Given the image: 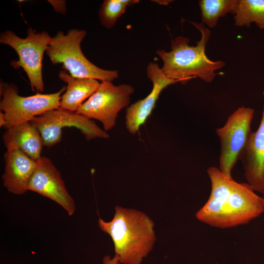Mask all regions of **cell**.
Wrapping results in <instances>:
<instances>
[{
	"instance_id": "ac0fdd59",
	"label": "cell",
	"mask_w": 264,
	"mask_h": 264,
	"mask_svg": "<svg viewBox=\"0 0 264 264\" xmlns=\"http://www.w3.org/2000/svg\"><path fill=\"white\" fill-rule=\"evenodd\" d=\"M138 0H105L99 10L101 23L108 29L112 28L125 12L127 6L139 2Z\"/></svg>"
},
{
	"instance_id": "2e32d148",
	"label": "cell",
	"mask_w": 264,
	"mask_h": 264,
	"mask_svg": "<svg viewBox=\"0 0 264 264\" xmlns=\"http://www.w3.org/2000/svg\"><path fill=\"white\" fill-rule=\"evenodd\" d=\"M238 2L239 0H199L202 23L214 28L220 18L228 13L235 15Z\"/></svg>"
},
{
	"instance_id": "7402d4cb",
	"label": "cell",
	"mask_w": 264,
	"mask_h": 264,
	"mask_svg": "<svg viewBox=\"0 0 264 264\" xmlns=\"http://www.w3.org/2000/svg\"><path fill=\"white\" fill-rule=\"evenodd\" d=\"M154 1L156 2H158V3L160 4H163V5H167L169 3L171 2L172 0H154Z\"/></svg>"
},
{
	"instance_id": "ba28073f",
	"label": "cell",
	"mask_w": 264,
	"mask_h": 264,
	"mask_svg": "<svg viewBox=\"0 0 264 264\" xmlns=\"http://www.w3.org/2000/svg\"><path fill=\"white\" fill-rule=\"evenodd\" d=\"M254 114L250 107L239 108L228 117L224 126L216 130L220 143L219 169L228 176H231L251 132Z\"/></svg>"
},
{
	"instance_id": "5b68a950",
	"label": "cell",
	"mask_w": 264,
	"mask_h": 264,
	"mask_svg": "<svg viewBox=\"0 0 264 264\" xmlns=\"http://www.w3.org/2000/svg\"><path fill=\"white\" fill-rule=\"evenodd\" d=\"M25 38L18 36L13 32L6 30L0 33V43L11 46L17 52L19 59L10 65L16 69L22 67L26 73L32 91L42 92L44 83L42 74V62L51 40L49 34L43 31L37 32L29 27Z\"/></svg>"
},
{
	"instance_id": "30bf717a",
	"label": "cell",
	"mask_w": 264,
	"mask_h": 264,
	"mask_svg": "<svg viewBox=\"0 0 264 264\" xmlns=\"http://www.w3.org/2000/svg\"><path fill=\"white\" fill-rule=\"evenodd\" d=\"M28 191L36 192L61 205L69 216L76 210L73 199L69 194L61 174L51 160L42 156L29 181Z\"/></svg>"
},
{
	"instance_id": "52a82bcc",
	"label": "cell",
	"mask_w": 264,
	"mask_h": 264,
	"mask_svg": "<svg viewBox=\"0 0 264 264\" xmlns=\"http://www.w3.org/2000/svg\"><path fill=\"white\" fill-rule=\"evenodd\" d=\"M134 88L129 84L114 85L102 81L96 91L79 107L76 112L100 121L104 130L112 129L119 111L127 107Z\"/></svg>"
},
{
	"instance_id": "7c38bea8",
	"label": "cell",
	"mask_w": 264,
	"mask_h": 264,
	"mask_svg": "<svg viewBox=\"0 0 264 264\" xmlns=\"http://www.w3.org/2000/svg\"><path fill=\"white\" fill-rule=\"evenodd\" d=\"M247 183L264 194V106L259 126L251 132L239 158Z\"/></svg>"
},
{
	"instance_id": "44dd1931",
	"label": "cell",
	"mask_w": 264,
	"mask_h": 264,
	"mask_svg": "<svg viewBox=\"0 0 264 264\" xmlns=\"http://www.w3.org/2000/svg\"><path fill=\"white\" fill-rule=\"evenodd\" d=\"M6 124V119L5 118L4 114L2 111H0V126L1 127H4Z\"/></svg>"
},
{
	"instance_id": "cb8c5ba5",
	"label": "cell",
	"mask_w": 264,
	"mask_h": 264,
	"mask_svg": "<svg viewBox=\"0 0 264 264\" xmlns=\"http://www.w3.org/2000/svg\"><path fill=\"white\" fill-rule=\"evenodd\" d=\"M263 198H264V197H263Z\"/></svg>"
},
{
	"instance_id": "7a4b0ae2",
	"label": "cell",
	"mask_w": 264,
	"mask_h": 264,
	"mask_svg": "<svg viewBox=\"0 0 264 264\" xmlns=\"http://www.w3.org/2000/svg\"><path fill=\"white\" fill-rule=\"evenodd\" d=\"M102 231L109 235L122 264H141L156 241L154 222L145 213L133 209L115 207L111 220H98Z\"/></svg>"
},
{
	"instance_id": "8fae6325",
	"label": "cell",
	"mask_w": 264,
	"mask_h": 264,
	"mask_svg": "<svg viewBox=\"0 0 264 264\" xmlns=\"http://www.w3.org/2000/svg\"><path fill=\"white\" fill-rule=\"evenodd\" d=\"M147 75L153 84L152 91L146 97L132 104L126 110V128L133 134L151 114L161 91L169 85L176 83L168 77L155 63L151 62L148 65Z\"/></svg>"
},
{
	"instance_id": "6da1fadb",
	"label": "cell",
	"mask_w": 264,
	"mask_h": 264,
	"mask_svg": "<svg viewBox=\"0 0 264 264\" xmlns=\"http://www.w3.org/2000/svg\"><path fill=\"white\" fill-rule=\"evenodd\" d=\"M211 183L208 199L196 214L200 221L211 226L227 228L245 224L264 212V199L246 183H240L219 168L210 167Z\"/></svg>"
},
{
	"instance_id": "d6986e66",
	"label": "cell",
	"mask_w": 264,
	"mask_h": 264,
	"mask_svg": "<svg viewBox=\"0 0 264 264\" xmlns=\"http://www.w3.org/2000/svg\"><path fill=\"white\" fill-rule=\"evenodd\" d=\"M48 2L52 5L54 10L60 14H66V3L64 0H49Z\"/></svg>"
},
{
	"instance_id": "277c9868",
	"label": "cell",
	"mask_w": 264,
	"mask_h": 264,
	"mask_svg": "<svg viewBox=\"0 0 264 264\" xmlns=\"http://www.w3.org/2000/svg\"><path fill=\"white\" fill-rule=\"evenodd\" d=\"M87 32L72 29L65 34L59 31L51 38L46 51L52 65L62 64V68L74 78L112 81L119 76L117 70H106L91 63L83 54L81 43Z\"/></svg>"
},
{
	"instance_id": "8992f818",
	"label": "cell",
	"mask_w": 264,
	"mask_h": 264,
	"mask_svg": "<svg viewBox=\"0 0 264 264\" xmlns=\"http://www.w3.org/2000/svg\"><path fill=\"white\" fill-rule=\"evenodd\" d=\"M63 87L59 91L49 94L37 93L29 96L19 94L17 86L13 83H0V109L5 116L4 128L30 122L34 118L49 110L60 107L62 94L66 90Z\"/></svg>"
},
{
	"instance_id": "e0dca14e",
	"label": "cell",
	"mask_w": 264,
	"mask_h": 264,
	"mask_svg": "<svg viewBox=\"0 0 264 264\" xmlns=\"http://www.w3.org/2000/svg\"><path fill=\"white\" fill-rule=\"evenodd\" d=\"M234 19L237 26L249 27L254 22L264 29V0H239Z\"/></svg>"
},
{
	"instance_id": "9c48e42d",
	"label": "cell",
	"mask_w": 264,
	"mask_h": 264,
	"mask_svg": "<svg viewBox=\"0 0 264 264\" xmlns=\"http://www.w3.org/2000/svg\"><path fill=\"white\" fill-rule=\"evenodd\" d=\"M30 123L39 131L44 146L48 148L61 140L62 129L65 127L78 129L87 140L109 137L106 131L99 128L93 120L61 108L46 111L34 118Z\"/></svg>"
},
{
	"instance_id": "4fadbf2b",
	"label": "cell",
	"mask_w": 264,
	"mask_h": 264,
	"mask_svg": "<svg viewBox=\"0 0 264 264\" xmlns=\"http://www.w3.org/2000/svg\"><path fill=\"white\" fill-rule=\"evenodd\" d=\"M4 172L2 176L4 186L14 194L26 192L37 161L18 149L6 150L4 154Z\"/></svg>"
},
{
	"instance_id": "3957f363",
	"label": "cell",
	"mask_w": 264,
	"mask_h": 264,
	"mask_svg": "<svg viewBox=\"0 0 264 264\" xmlns=\"http://www.w3.org/2000/svg\"><path fill=\"white\" fill-rule=\"evenodd\" d=\"M191 23L201 33L200 40L196 45H190L188 38L178 36L172 40L170 51L159 49L156 53L163 62L162 70L169 78L183 84L196 77L210 83L217 74L215 71L225 64L220 60L212 61L206 55L211 31L202 23Z\"/></svg>"
},
{
	"instance_id": "603a6c76",
	"label": "cell",
	"mask_w": 264,
	"mask_h": 264,
	"mask_svg": "<svg viewBox=\"0 0 264 264\" xmlns=\"http://www.w3.org/2000/svg\"><path fill=\"white\" fill-rule=\"evenodd\" d=\"M263 95H264V91H263Z\"/></svg>"
},
{
	"instance_id": "ffe728a7",
	"label": "cell",
	"mask_w": 264,
	"mask_h": 264,
	"mask_svg": "<svg viewBox=\"0 0 264 264\" xmlns=\"http://www.w3.org/2000/svg\"><path fill=\"white\" fill-rule=\"evenodd\" d=\"M103 264H120L118 257L115 255L111 258L110 256H105L103 260Z\"/></svg>"
},
{
	"instance_id": "5bb4252c",
	"label": "cell",
	"mask_w": 264,
	"mask_h": 264,
	"mask_svg": "<svg viewBox=\"0 0 264 264\" xmlns=\"http://www.w3.org/2000/svg\"><path fill=\"white\" fill-rule=\"evenodd\" d=\"M2 140L6 150L18 149L36 161L42 157L43 138L38 129L30 122L6 129Z\"/></svg>"
},
{
	"instance_id": "9a60e30c",
	"label": "cell",
	"mask_w": 264,
	"mask_h": 264,
	"mask_svg": "<svg viewBox=\"0 0 264 264\" xmlns=\"http://www.w3.org/2000/svg\"><path fill=\"white\" fill-rule=\"evenodd\" d=\"M58 76L67 84L62 95L60 108L76 112L84 101L97 89L100 83L94 79L74 78L65 71L61 70Z\"/></svg>"
}]
</instances>
